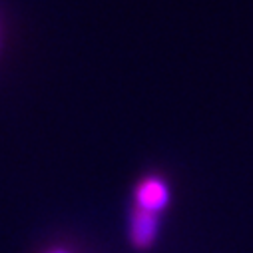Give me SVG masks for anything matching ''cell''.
I'll use <instances>...</instances> for the list:
<instances>
[{
    "mask_svg": "<svg viewBox=\"0 0 253 253\" xmlns=\"http://www.w3.org/2000/svg\"><path fill=\"white\" fill-rule=\"evenodd\" d=\"M169 204V185L162 177H146L136 189V210L160 213Z\"/></svg>",
    "mask_w": 253,
    "mask_h": 253,
    "instance_id": "obj_1",
    "label": "cell"
},
{
    "mask_svg": "<svg viewBox=\"0 0 253 253\" xmlns=\"http://www.w3.org/2000/svg\"><path fill=\"white\" fill-rule=\"evenodd\" d=\"M50 253H66V251H50Z\"/></svg>",
    "mask_w": 253,
    "mask_h": 253,
    "instance_id": "obj_3",
    "label": "cell"
},
{
    "mask_svg": "<svg viewBox=\"0 0 253 253\" xmlns=\"http://www.w3.org/2000/svg\"><path fill=\"white\" fill-rule=\"evenodd\" d=\"M158 229H160V221H158L156 213L142 211V210L134 211L132 223H130V235H132V241L138 247L152 245L156 241V237H158Z\"/></svg>",
    "mask_w": 253,
    "mask_h": 253,
    "instance_id": "obj_2",
    "label": "cell"
}]
</instances>
